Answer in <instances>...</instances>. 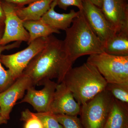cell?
Here are the masks:
<instances>
[{
    "label": "cell",
    "instance_id": "obj_1",
    "mask_svg": "<svg viewBox=\"0 0 128 128\" xmlns=\"http://www.w3.org/2000/svg\"><path fill=\"white\" fill-rule=\"evenodd\" d=\"M72 67L68 60L64 41L52 34L48 44L35 56L24 70L23 74L29 76L34 86H40L46 80L56 79L61 83Z\"/></svg>",
    "mask_w": 128,
    "mask_h": 128
},
{
    "label": "cell",
    "instance_id": "obj_2",
    "mask_svg": "<svg viewBox=\"0 0 128 128\" xmlns=\"http://www.w3.org/2000/svg\"><path fill=\"white\" fill-rule=\"evenodd\" d=\"M80 11V15L73 20L72 25L66 30V36L63 41L72 66L79 57L104 52L102 43L88 23L82 10Z\"/></svg>",
    "mask_w": 128,
    "mask_h": 128
},
{
    "label": "cell",
    "instance_id": "obj_3",
    "mask_svg": "<svg viewBox=\"0 0 128 128\" xmlns=\"http://www.w3.org/2000/svg\"><path fill=\"white\" fill-rule=\"evenodd\" d=\"M63 82L81 106L105 90L108 83L96 68L87 62L72 67Z\"/></svg>",
    "mask_w": 128,
    "mask_h": 128
},
{
    "label": "cell",
    "instance_id": "obj_4",
    "mask_svg": "<svg viewBox=\"0 0 128 128\" xmlns=\"http://www.w3.org/2000/svg\"><path fill=\"white\" fill-rule=\"evenodd\" d=\"M86 62L95 66L108 83H128V56L104 52L90 55Z\"/></svg>",
    "mask_w": 128,
    "mask_h": 128
},
{
    "label": "cell",
    "instance_id": "obj_5",
    "mask_svg": "<svg viewBox=\"0 0 128 128\" xmlns=\"http://www.w3.org/2000/svg\"><path fill=\"white\" fill-rule=\"evenodd\" d=\"M114 98L104 90L81 106V121L84 128H103Z\"/></svg>",
    "mask_w": 128,
    "mask_h": 128
},
{
    "label": "cell",
    "instance_id": "obj_6",
    "mask_svg": "<svg viewBox=\"0 0 128 128\" xmlns=\"http://www.w3.org/2000/svg\"><path fill=\"white\" fill-rule=\"evenodd\" d=\"M48 37L35 40L29 44L26 48L17 52L1 55V62L8 69L15 80L22 74L34 57L46 47Z\"/></svg>",
    "mask_w": 128,
    "mask_h": 128
},
{
    "label": "cell",
    "instance_id": "obj_7",
    "mask_svg": "<svg viewBox=\"0 0 128 128\" xmlns=\"http://www.w3.org/2000/svg\"><path fill=\"white\" fill-rule=\"evenodd\" d=\"M5 14L4 30L0 45H6L11 42H28V32L24 26V22L16 13V6L2 1Z\"/></svg>",
    "mask_w": 128,
    "mask_h": 128
},
{
    "label": "cell",
    "instance_id": "obj_8",
    "mask_svg": "<svg viewBox=\"0 0 128 128\" xmlns=\"http://www.w3.org/2000/svg\"><path fill=\"white\" fill-rule=\"evenodd\" d=\"M101 9L115 34L128 32V0H102Z\"/></svg>",
    "mask_w": 128,
    "mask_h": 128
},
{
    "label": "cell",
    "instance_id": "obj_9",
    "mask_svg": "<svg viewBox=\"0 0 128 128\" xmlns=\"http://www.w3.org/2000/svg\"><path fill=\"white\" fill-rule=\"evenodd\" d=\"M32 86L30 77L22 73L8 88L0 92V109L5 119H10V113L17 101L22 98L25 91Z\"/></svg>",
    "mask_w": 128,
    "mask_h": 128
},
{
    "label": "cell",
    "instance_id": "obj_10",
    "mask_svg": "<svg viewBox=\"0 0 128 128\" xmlns=\"http://www.w3.org/2000/svg\"><path fill=\"white\" fill-rule=\"evenodd\" d=\"M82 12L88 23L102 44L115 34L100 8L89 0L82 1Z\"/></svg>",
    "mask_w": 128,
    "mask_h": 128
},
{
    "label": "cell",
    "instance_id": "obj_11",
    "mask_svg": "<svg viewBox=\"0 0 128 128\" xmlns=\"http://www.w3.org/2000/svg\"><path fill=\"white\" fill-rule=\"evenodd\" d=\"M57 85V83L50 80H46L40 84V86H44L41 90H36L34 86H30L20 102L30 104L38 112H49Z\"/></svg>",
    "mask_w": 128,
    "mask_h": 128
},
{
    "label": "cell",
    "instance_id": "obj_12",
    "mask_svg": "<svg viewBox=\"0 0 128 128\" xmlns=\"http://www.w3.org/2000/svg\"><path fill=\"white\" fill-rule=\"evenodd\" d=\"M81 105L76 100L64 82L57 84L49 112L54 114L77 116Z\"/></svg>",
    "mask_w": 128,
    "mask_h": 128
},
{
    "label": "cell",
    "instance_id": "obj_13",
    "mask_svg": "<svg viewBox=\"0 0 128 128\" xmlns=\"http://www.w3.org/2000/svg\"><path fill=\"white\" fill-rule=\"evenodd\" d=\"M57 6V0H54L50 5V9L41 19L55 30L66 31L71 26L73 20L80 15V11L76 12L74 9H72L68 13H58L54 10Z\"/></svg>",
    "mask_w": 128,
    "mask_h": 128
},
{
    "label": "cell",
    "instance_id": "obj_14",
    "mask_svg": "<svg viewBox=\"0 0 128 128\" xmlns=\"http://www.w3.org/2000/svg\"><path fill=\"white\" fill-rule=\"evenodd\" d=\"M103 128H128V104L114 98Z\"/></svg>",
    "mask_w": 128,
    "mask_h": 128
},
{
    "label": "cell",
    "instance_id": "obj_15",
    "mask_svg": "<svg viewBox=\"0 0 128 128\" xmlns=\"http://www.w3.org/2000/svg\"><path fill=\"white\" fill-rule=\"evenodd\" d=\"M54 0H39L26 7H16V13L24 22L39 20L50 8Z\"/></svg>",
    "mask_w": 128,
    "mask_h": 128
},
{
    "label": "cell",
    "instance_id": "obj_16",
    "mask_svg": "<svg viewBox=\"0 0 128 128\" xmlns=\"http://www.w3.org/2000/svg\"><path fill=\"white\" fill-rule=\"evenodd\" d=\"M104 53L116 56H128V32L115 34L103 44Z\"/></svg>",
    "mask_w": 128,
    "mask_h": 128
},
{
    "label": "cell",
    "instance_id": "obj_17",
    "mask_svg": "<svg viewBox=\"0 0 128 128\" xmlns=\"http://www.w3.org/2000/svg\"><path fill=\"white\" fill-rule=\"evenodd\" d=\"M23 25L29 34V40L27 42L28 44L38 38H47L54 33H60V31L50 27L41 19L25 21L24 22Z\"/></svg>",
    "mask_w": 128,
    "mask_h": 128
},
{
    "label": "cell",
    "instance_id": "obj_18",
    "mask_svg": "<svg viewBox=\"0 0 128 128\" xmlns=\"http://www.w3.org/2000/svg\"><path fill=\"white\" fill-rule=\"evenodd\" d=\"M22 42L17 41L4 46L0 45V58L2 53L4 50L19 48ZM16 80L10 72L8 70H6L2 67L0 59V92L8 88Z\"/></svg>",
    "mask_w": 128,
    "mask_h": 128
},
{
    "label": "cell",
    "instance_id": "obj_19",
    "mask_svg": "<svg viewBox=\"0 0 128 128\" xmlns=\"http://www.w3.org/2000/svg\"><path fill=\"white\" fill-rule=\"evenodd\" d=\"M105 90L115 99L128 104V83H107Z\"/></svg>",
    "mask_w": 128,
    "mask_h": 128
},
{
    "label": "cell",
    "instance_id": "obj_20",
    "mask_svg": "<svg viewBox=\"0 0 128 128\" xmlns=\"http://www.w3.org/2000/svg\"><path fill=\"white\" fill-rule=\"evenodd\" d=\"M21 120L25 122L24 128H43L41 120L36 114L28 109L22 112Z\"/></svg>",
    "mask_w": 128,
    "mask_h": 128
},
{
    "label": "cell",
    "instance_id": "obj_21",
    "mask_svg": "<svg viewBox=\"0 0 128 128\" xmlns=\"http://www.w3.org/2000/svg\"><path fill=\"white\" fill-rule=\"evenodd\" d=\"M58 122L64 128H83L81 121L77 116L54 114Z\"/></svg>",
    "mask_w": 128,
    "mask_h": 128
},
{
    "label": "cell",
    "instance_id": "obj_22",
    "mask_svg": "<svg viewBox=\"0 0 128 128\" xmlns=\"http://www.w3.org/2000/svg\"><path fill=\"white\" fill-rule=\"evenodd\" d=\"M35 114L41 120L43 128H64L56 118L54 114L49 112Z\"/></svg>",
    "mask_w": 128,
    "mask_h": 128
},
{
    "label": "cell",
    "instance_id": "obj_23",
    "mask_svg": "<svg viewBox=\"0 0 128 128\" xmlns=\"http://www.w3.org/2000/svg\"><path fill=\"white\" fill-rule=\"evenodd\" d=\"M83 0H57V4L63 10H66L71 6H76L80 11L82 10Z\"/></svg>",
    "mask_w": 128,
    "mask_h": 128
},
{
    "label": "cell",
    "instance_id": "obj_24",
    "mask_svg": "<svg viewBox=\"0 0 128 128\" xmlns=\"http://www.w3.org/2000/svg\"><path fill=\"white\" fill-rule=\"evenodd\" d=\"M4 1L11 3L16 7H22L26 5H29L31 3L39 0H2Z\"/></svg>",
    "mask_w": 128,
    "mask_h": 128
},
{
    "label": "cell",
    "instance_id": "obj_25",
    "mask_svg": "<svg viewBox=\"0 0 128 128\" xmlns=\"http://www.w3.org/2000/svg\"><path fill=\"white\" fill-rule=\"evenodd\" d=\"M2 0H0V22H4L5 14L2 5Z\"/></svg>",
    "mask_w": 128,
    "mask_h": 128
},
{
    "label": "cell",
    "instance_id": "obj_26",
    "mask_svg": "<svg viewBox=\"0 0 128 128\" xmlns=\"http://www.w3.org/2000/svg\"><path fill=\"white\" fill-rule=\"evenodd\" d=\"M94 5L98 8H100L102 7V0H89Z\"/></svg>",
    "mask_w": 128,
    "mask_h": 128
},
{
    "label": "cell",
    "instance_id": "obj_27",
    "mask_svg": "<svg viewBox=\"0 0 128 128\" xmlns=\"http://www.w3.org/2000/svg\"><path fill=\"white\" fill-rule=\"evenodd\" d=\"M4 22H0V41L4 34Z\"/></svg>",
    "mask_w": 128,
    "mask_h": 128
},
{
    "label": "cell",
    "instance_id": "obj_28",
    "mask_svg": "<svg viewBox=\"0 0 128 128\" xmlns=\"http://www.w3.org/2000/svg\"><path fill=\"white\" fill-rule=\"evenodd\" d=\"M7 123V120L5 119L3 117L1 113L0 109V125L2 124H6Z\"/></svg>",
    "mask_w": 128,
    "mask_h": 128
}]
</instances>
